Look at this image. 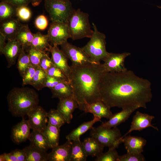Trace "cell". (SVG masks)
Masks as SVG:
<instances>
[{
  "label": "cell",
  "instance_id": "1",
  "mask_svg": "<svg viewBox=\"0 0 161 161\" xmlns=\"http://www.w3.org/2000/svg\"><path fill=\"white\" fill-rule=\"evenodd\" d=\"M99 91L101 100L111 108L138 106L146 108L152 97L150 81L128 69L105 72L100 83Z\"/></svg>",
  "mask_w": 161,
  "mask_h": 161
},
{
  "label": "cell",
  "instance_id": "2",
  "mask_svg": "<svg viewBox=\"0 0 161 161\" xmlns=\"http://www.w3.org/2000/svg\"><path fill=\"white\" fill-rule=\"evenodd\" d=\"M70 83L73 96L81 110L85 103L101 100L99 85L105 73L102 64H92L80 66L71 65Z\"/></svg>",
  "mask_w": 161,
  "mask_h": 161
},
{
  "label": "cell",
  "instance_id": "3",
  "mask_svg": "<svg viewBox=\"0 0 161 161\" xmlns=\"http://www.w3.org/2000/svg\"><path fill=\"white\" fill-rule=\"evenodd\" d=\"M8 109L16 117H23L38 106L39 96L34 89L27 87H15L8 93Z\"/></svg>",
  "mask_w": 161,
  "mask_h": 161
},
{
  "label": "cell",
  "instance_id": "4",
  "mask_svg": "<svg viewBox=\"0 0 161 161\" xmlns=\"http://www.w3.org/2000/svg\"><path fill=\"white\" fill-rule=\"evenodd\" d=\"M89 15L80 9L73 10L68 21L71 38L73 40L90 38L93 33L89 20Z\"/></svg>",
  "mask_w": 161,
  "mask_h": 161
},
{
  "label": "cell",
  "instance_id": "5",
  "mask_svg": "<svg viewBox=\"0 0 161 161\" xmlns=\"http://www.w3.org/2000/svg\"><path fill=\"white\" fill-rule=\"evenodd\" d=\"M92 25L93 33L90 40L81 48L93 61L100 64L108 53L106 49V36L98 31L95 24Z\"/></svg>",
  "mask_w": 161,
  "mask_h": 161
},
{
  "label": "cell",
  "instance_id": "6",
  "mask_svg": "<svg viewBox=\"0 0 161 161\" xmlns=\"http://www.w3.org/2000/svg\"><path fill=\"white\" fill-rule=\"evenodd\" d=\"M44 7L52 22H68L74 10L69 0H45Z\"/></svg>",
  "mask_w": 161,
  "mask_h": 161
},
{
  "label": "cell",
  "instance_id": "7",
  "mask_svg": "<svg viewBox=\"0 0 161 161\" xmlns=\"http://www.w3.org/2000/svg\"><path fill=\"white\" fill-rule=\"evenodd\" d=\"M90 135L104 147L116 148L119 145L117 141L122 136L120 130L117 127L112 128L101 125L97 128L93 127L91 129Z\"/></svg>",
  "mask_w": 161,
  "mask_h": 161
},
{
  "label": "cell",
  "instance_id": "8",
  "mask_svg": "<svg viewBox=\"0 0 161 161\" xmlns=\"http://www.w3.org/2000/svg\"><path fill=\"white\" fill-rule=\"evenodd\" d=\"M61 49L72 63V65L80 66L92 64L93 61L82 49L67 41L60 45Z\"/></svg>",
  "mask_w": 161,
  "mask_h": 161
},
{
  "label": "cell",
  "instance_id": "9",
  "mask_svg": "<svg viewBox=\"0 0 161 161\" xmlns=\"http://www.w3.org/2000/svg\"><path fill=\"white\" fill-rule=\"evenodd\" d=\"M47 35L52 45H60L71 38L68 23L52 22L48 29Z\"/></svg>",
  "mask_w": 161,
  "mask_h": 161
},
{
  "label": "cell",
  "instance_id": "10",
  "mask_svg": "<svg viewBox=\"0 0 161 161\" xmlns=\"http://www.w3.org/2000/svg\"><path fill=\"white\" fill-rule=\"evenodd\" d=\"M131 55L129 52L108 53L102 64L105 72H119L127 70L125 65L126 58Z\"/></svg>",
  "mask_w": 161,
  "mask_h": 161
},
{
  "label": "cell",
  "instance_id": "11",
  "mask_svg": "<svg viewBox=\"0 0 161 161\" xmlns=\"http://www.w3.org/2000/svg\"><path fill=\"white\" fill-rule=\"evenodd\" d=\"M31 129L43 132L48 121L47 112L41 106H38L30 111L27 115Z\"/></svg>",
  "mask_w": 161,
  "mask_h": 161
},
{
  "label": "cell",
  "instance_id": "12",
  "mask_svg": "<svg viewBox=\"0 0 161 161\" xmlns=\"http://www.w3.org/2000/svg\"><path fill=\"white\" fill-rule=\"evenodd\" d=\"M49 52L52 55L51 58L56 67L66 75L69 82L71 76V69L68 64L67 58L57 45H50Z\"/></svg>",
  "mask_w": 161,
  "mask_h": 161
},
{
  "label": "cell",
  "instance_id": "13",
  "mask_svg": "<svg viewBox=\"0 0 161 161\" xmlns=\"http://www.w3.org/2000/svg\"><path fill=\"white\" fill-rule=\"evenodd\" d=\"M154 118V116L142 113L139 111H137L133 117L129 130L119 139H122L133 131H140L149 127H151L159 131L158 128L154 126L151 123L152 120Z\"/></svg>",
  "mask_w": 161,
  "mask_h": 161
},
{
  "label": "cell",
  "instance_id": "14",
  "mask_svg": "<svg viewBox=\"0 0 161 161\" xmlns=\"http://www.w3.org/2000/svg\"><path fill=\"white\" fill-rule=\"evenodd\" d=\"M72 141H67L64 144L52 148L48 154L49 161H71Z\"/></svg>",
  "mask_w": 161,
  "mask_h": 161
},
{
  "label": "cell",
  "instance_id": "15",
  "mask_svg": "<svg viewBox=\"0 0 161 161\" xmlns=\"http://www.w3.org/2000/svg\"><path fill=\"white\" fill-rule=\"evenodd\" d=\"M111 108L101 100L91 103H85L81 109L85 113L92 114L94 116L100 118H105L109 119L113 114Z\"/></svg>",
  "mask_w": 161,
  "mask_h": 161
},
{
  "label": "cell",
  "instance_id": "16",
  "mask_svg": "<svg viewBox=\"0 0 161 161\" xmlns=\"http://www.w3.org/2000/svg\"><path fill=\"white\" fill-rule=\"evenodd\" d=\"M7 41L0 54L5 55L7 62V67L9 68L15 64L22 47L16 38Z\"/></svg>",
  "mask_w": 161,
  "mask_h": 161
},
{
  "label": "cell",
  "instance_id": "17",
  "mask_svg": "<svg viewBox=\"0 0 161 161\" xmlns=\"http://www.w3.org/2000/svg\"><path fill=\"white\" fill-rule=\"evenodd\" d=\"M118 142L120 144L123 143L127 152L137 154L143 152L147 143L146 140L141 137L130 135L123 137Z\"/></svg>",
  "mask_w": 161,
  "mask_h": 161
},
{
  "label": "cell",
  "instance_id": "18",
  "mask_svg": "<svg viewBox=\"0 0 161 161\" xmlns=\"http://www.w3.org/2000/svg\"><path fill=\"white\" fill-rule=\"evenodd\" d=\"M78 108V103L72 96L59 99L57 109L64 117L66 123L69 124L72 119L74 111Z\"/></svg>",
  "mask_w": 161,
  "mask_h": 161
},
{
  "label": "cell",
  "instance_id": "19",
  "mask_svg": "<svg viewBox=\"0 0 161 161\" xmlns=\"http://www.w3.org/2000/svg\"><path fill=\"white\" fill-rule=\"evenodd\" d=\"M22 120L13 126L11 131V138L15 143L19 144L28 140L30 134V127L27 120Z\"/></svg>",
  "mask_w": 161,
  "mask_h": 161
},
{
  "label": "cell",
  "instance_id": "20",
  "mask_svg": "<svg viewBox=\"0 0 161 161\" xmlns=\"http://www.w3.org/2000/svg\"><path fill=\"white\" fill-rule=\"evenodd\" d=\"M139 108L138 106H132L123 108L121 111L113 114L109 120L102 122L101 125L109 128L117 127L125 122L134 111Z\"/></svg>",
  "mask_w": 161,
  "mask_h": 161
},
{
  "label": "cell",
  "instance_id": "21",
  "mask_svg": "<svg viewBox=\"0 0 161 161\" xmlns=\"http://www.w3.org/2000/svg\"><path fill=\"white\" fill-rule=\"evenodd\" d=\"M17 18H13L1 22L0 32L5 37L6 40L15 39L16 34L22 25Z\"/></svg>",
  "mask_w": 161,
  "mask_h": 161
},
{
  "label": "cell",
  "instance_id": "22",
  "mask_svg": "<svg viewBox=\"0 0 161 161\" xmlns=\"http://www.w3.org/2000/svg\"><path fill=\"white\" fill-rule=\"evenodd\" d=\"M94 117L92 120L84 122L67 135L66 138L67 140L73 141L80 139V137L88 130L91 129L95 123L101 121L100 118L95 116Z\"/></svg>",
  "mask_w": 161,
  "mask_h": 161
},
{
  "label": "cell",
  "instance_id": "23",
  "mask_svg": "<svg viewBox=\"0 0 161 161\" xmlns=\"http://www.w3.org/2000/svg\"><path fill=\"white\" fill-rule=\"evenodd\" d=\"M82 143L88 156L97 157L103 153L104 147L93 137L86 138Z\"/></svg>",
  "mask_w": 161,
  "mask_h": 161
},
{
  "label": "cell",
  "instance_id": "24",
  "mask_svg": "<svg viewBox=\"0 0 161 161\" xmlns=\"http://www.w3.org/2000/svg\"><path fill=\"white\" fill-rule=\"evenodd\" d=\"M28 140L30 145L42 150L47 152L50 148L47 140L42 132L32 130Z\"/></svg>",
  "mask_w": 161,
  "mask_h": 161
},
{
  "label": "cell",
  "instance_id": "25",
  "mask_svg": "<svg viewBox=\"0 0 161 161\" xmlns=\"http://www.w3.org/2000/svg\"><path fill=\"white\" fill-rule=\"evenodd\" d=\"M34 34L30 31L28 24H23L16 35L15 38L25 49L30 47Z\"/></svg>",
  "mask_w": 161,
  "mask_h": 161
},
{
  "label": "cell",
  "instance_id": "26",
  "mask_svg": "<svg viewBox=\"0 0 161 161\" xmlns=\"http://www.w3.org/2000/svg\"><path fill=\"white\" fill-rule=\"evenodd\" d=\"M50 90L53 98L60 99L73 96L72 89L70 83L61 81Z\"/></svg>",
  "mask_w": 161,
  "mask_h": 161
},
{
  "label": "cell",
  "instance_id": "27",
  "mask_svg": "<svg viewBox=\"0 0 161 161\" xmlns=\"http://www.w3.org/2000/svg\"><path fill=\"white\" fill-rule=\"evenodd\" d=\"M60 128L52 126L48 123L46 128L42 132L47 140L50 148L59 145Z\"/></svg>",
  "mask_w": 161,
  "mask_h": 161
},
{
  "label": "cell",
  "instance_id": "28",
  "mask_svg": "<svg viewBox=\"0 0 161 161\" xmlns=\"http://www.w3.org/2000/svg\"><path fill=\"white\" fill-rule=\"evenodd\" d=\"M27 156V161H48V154L47 151L37 148L30 145L24 148Z\"/></svg>",
  "mask_w": 161,
  "mask_h": 161
},
{
  "label": "cell",
  "instance_id": "29",
  "mask_svg": "<svg viewBox=\"0 0 161 161\" xmlns=\"http://www.w3.org/2000/svg\"><path fill=\"white\" fill-rule=\"evenodd\" d=\"M71 161H86L88 156L80 139L72 141Z\"/></svg>",
  "mask_w": 161,
  "mask_h": 161
},
{
  "label": "cell",
  "instance_id": "30",
  "mask_svg": "<svg viewBox=\"0 0 161 161\" xmlns=\"http://www.w3.org/2000/svg\"><path fill=\"white\" fill-rule=\"evenodd\" d=\"M48 35H44L40 32L34 34L33 39L30 47L42 51H48L50 45Z\"/></svg>",
  "mask_w": 161,
  "mask_h": 161
},
{
  "label": "cell",
  "instance_id": "31",
  "mask_svg": "<svg viewBox=\"0 0 161 161\" xmlns=\"http://www.w3.org/2000/svg\"><path fill=\"white\" fill-rule=\"evenodd\" d=\"M16 7L5 1L0 3V22L15 17L16 16Z\"/></svg>",
  "mask_w": 161,
  "mask_h": 161
},
{
  "label": "cell",
  "instance_id": "32",
  "mask_svg": "<svg viewBox=\"0 0 161 161\" xmlns=\"http://www.w3.org/2000/svg\"><path fill=\"white\" fill-rule=\"evenodd\" d=\"M24 50V48L22 47L18 57L17 63V68L22 77L27 69L31 65L29 55L26 53Z\"/></svg>",
  "mask_w": 161,
  "mask_h": 161
},
{
  "label": "cell",
  "instance_id": "33",
  "mask_svg": "<svg viewBox=\"0 0 161 161\" xmlns=\"http://www.w3.org/2000/svg\"><path fill=\"white\" fill-rule=\"evenodd\" d=\"M48 123L50 125L60 128L66 123L63 116L57 109H51L47 112Z\"/></svg>",
  "mask_w": 161,
  "mask_h": 161
},
{
  "label": "cell",
  "instance_id": "34",
  "mask_svg": "<svg viewBox=\"0 0 161 161\" xmlns=\"http://www.w3.org/2000/svg\"><path fill=\"white\" fill-rule=\"evenodd\" d=\"M47 76V72L40 67L36 69L31 85L38 90L44 88V83Z\"/></svg>",
  "mask_w": 161,
  "mask_h": 161
},
{
  "label": "cell",
  "instance_id": "35",
  "mask_svg": "<svg viewBox=\"0 0 161 161\" xmlns=\"http://www.w3.org/2000/svg\"><path fill=\"white\" fill-rule=\"evenodd\" d=\"M45 52L31 47H29L28 54L32 66L36 68L39 67L41 59Z\"/></svg>",
  "mask_w": 161,
  "mask_h": 161
},
{
  "label": "cell",
  "instance_id": "36",
  "mask_svg": "<svg viewBox=\"0 0 161 161\" xmlns=\"http://www.w3.org/2000/svg\"><path fill=\"white\" fill-rule=\"evenodd\" d=\"M116 148L112 147L109 148L108 151L103 153L96 157V161H117L119 155L116 150Z\"/></svg>",
  "mask_w": 161,
  "mask_h": 161
},
{
  "label": "cell",
  "instance_id": "37",
  "mask_svg": "<svg viewBox=\"0 0 161 161\" xmlns=\"http://www.w3.org/2000/svg\"><path fill=\"white\" fill-rule=\"evenodd\" d=\"M32 16V12L27 6H23L16 7V16L20 20L26 21H29Z\"/></svg>",
  "mask_w": 161,
  "mask_h": 161
},
{
  "label": "cell",
  "instance_id": "38",
  "mask_svg": "<svg viewBox=\"0 0 161 161\" xmlns=\"http://www.w3.org/2000/svg\"><path fill=\"white\" fill-rule=\"evenodd\" d=\"M47 73V75L58 79L62 81L70 83L66 75L55 65L48 70Z\"/></svg>",
  "mask_w": 161,
  "mask_h": 161
},
{
  "label": "cell",
  "instance_id": "39",
  "mask_svg": "<svg viewBox=\"0 0 161 161\" xmlns=\"http://www.w3.org/2000/svg\"><path fill=\"white\" fill-rule=\"evenodd\" d=\"M145 159L141 153H128L119 156L117 161H145Z\"/></svg>",
  "mask_w": 161,
  "mask_h": 161
},
{
  "label": "cell",
  "instance_id": "40",
  "mask_svg": "<svg viewBox=\"0 0 161 161\" xmlns=\"http://www.w3.org/2000/svg\"><path fill=\"white\" fill-rule=\"evenodd\" d=\"M36 69L31 65L27 69L22 77V85L23 86L27 85H31Z\"/></svg>",
  "mask_w": 161,
  "mask_h": 161
},
{
  "label": "cell",
  "instance_id": "41",
  "mask_svg": "<svg viewBox=\"0 0 161 161\" xmlns=\"http://www.w3.org/2000/svg\"><path fill=\"white\" fill-rule=\"evenodd\" d=\"M54 64L51 58H50L46 52H44L41 58L39 67L46 72Z\"/></svg>",
  "mask_w": 161,
  "mask_h": 161
},
{
  "label": "cell",
  "instance_id": "42",
  "mask_svg": "<svg viewBox=\"0 0 161 161\" xmlns=\"http://www.w3.org/2000/svg\"><path fill=\"white\" fill-rule=\"evenodd\" d=\"M34 24L37 28L41 30H43L46 29L48 26V20L45 15H41L36 18Z\"/></svg>",
  "mask_w": 161,
  "mask_h": 161
},
{
  "label": "cell",
  "instance_id": "43",
  "mask_svg": "<svg viewBox=\"0 0 161 161\" xmlns=\"http://www.w3.org/2000/svg\"><path fill=\"white\" fill-rule=\"evenodd\" d=\"M61 81H62L58 79L49 76L47 75L44 83V88L47 87L50 89Z\"/></svg>",
  "mask_w": 161,
  "mask_h": 161
},
{
  "label": "cell",
  "instance_id": "44",
  "mask_svg": "<svg viewBox=\"0 0 161 161\" xmlns=\"http://www.w3.org/2000/svg\"><path fill=\"white\" fill-rule=\"evenodd\" d=\"M11 152L17 158L18 161H27V156L25 150L16 149L12 151Z\"/></svg>",
  "mask_w": 161,
  "mask_h": 161
},
{
  "label": "cell",
  "instance_id": "45",
  "mask_svg": "<svg viewBox=\"0 0 161 161\" xmlns=\"http://www.w3.org/2000/svg\"><path fill=\"white\" fill-rule=\"evenodd\" d=\"M7 2L16 7L23 6H28L31 3L30 0H1Z\"/></svg>",
  "mask_w": 161,
  "mask_h": 161
},
{
  "label": "cell",
  "instance_id": "46",
  "mask_svg": "<svg viewBox=\"0 0 161 161\" xmlns=\"http://www.w3.org/2000/svg\"><path fill=\"white\" fill-rule=\"evenodd\" d=\"M0 161H18L16 157L11 152L4 153L0 156Z\"/></svg>",
  "mask_w": 161,
  "mask_h": 161
},
{
  "label": "cell",
  "instance_id": "47",
  "mask_svg": "<svg viewBox=\"0 0 161 161\" xmlns=\"http://www.w3.org/2000/svg\"><path fill=\"white\" fill-rule=\"evenodd\" d=\"M6 38L5 36L0 32V52H1L3 49L6 45L5 41Z\"/></svg>",
  "mask_w": 161,
  "mask_h": 161
},
{
  "label": "cell",
  "instance_id": "48",
  "mask_svg": "<svg viewBox=\"0 0 161 161\" xmlns=\"http://www.w3.org/2000/svg\"><path fill=\"white\" fill-rule=\"evenodd\" d=\"M33 6L36 7L38 6L42 0H30Z\"/></svg>",
  "mask_w": 161,
  "mask_h": 161
},
{
  "label": "cell",
  "instance_id": "49",
  "mask_svg": "<svg viewBox=\"0 0 161 161\" xmlns=\"http://www.w3.org/2000/svg\"><path fill=\"white\" fill-rule=\"evenodd\" d=\"M157 7L159 8H161V7L160 6H158Z\"/></svg>",
  "mask_w": 161,
  "mask_h": 161
}]
</instances>
